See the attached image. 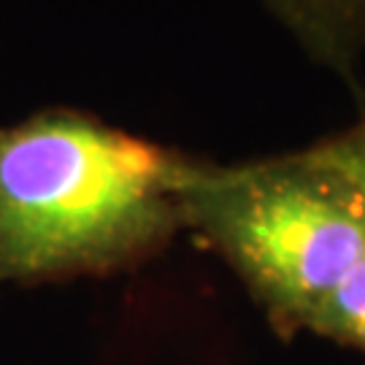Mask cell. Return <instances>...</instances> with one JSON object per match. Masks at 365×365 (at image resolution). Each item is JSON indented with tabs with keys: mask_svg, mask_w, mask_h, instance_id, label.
<instances>
[{
	"mask_svg": "<svg viewBox=\"0 0 365 365\" xmlns=\"http://www.w3.org/2000/svg\"><path fill=\"white\" fill-rule=\"evenodd\" d=\"M187 157L78 111L0 128V284L103 274L184 227Z\"/></svg>",
	"mask_w": 365,
	"mask_h": 365,
	"instance_id": "obj_1",
	"label": "cell"
},
{
	"mask_svg": "<svg viewBox=\"0 0 365 365\" xmlns=\"http://www.w3.org/2000/svg\"><path fill=\"white\" fill-rule=\"evenodd\" d=\"M184 225L203 233L276 322L309 327L365 257V197L309 152L247 165H192Z\"/></svg>",
	"mask_w": 365,
	"mask_h": 365,
	"instance_id": "obj_2",
	"label": "cell"
},
{
	"mask_svg": "<svg viewBox=\"0 0 365 365\" xmlns=\"http://www.w3.org/2000/svg\"><path fill=\"white\" fill-rule=\"evenodd\" d=\"M314 60L349 66L365 49V0H260Z\"/></svg>",
	"mask_w": 365,
	"mask_h": 365,
	"instance_id": "obj_3",
	"label": "cell"
},
{
	"mask_svg": "<svg viewBox=\"0 0 365 365\" xmlns=\"http://www.w3.org/2000/svg\"><path fill=\"white\" fill-rule=\"evenodd\" d=\"M306 330L365 349V257L327 295Z\"/></svg>",
	"mask_w": 365,
	"mask_h": 365,
	"instance_id": "obj_4",
	"label": "cell"
},
{
	"mask_svg": "<svg viewBox=\"0 0 365 365\" xmlns=\"http://www.w3.org/2000/svg\"><path fill=\"white\" fill-rule=\"evenodd\" d=\"M306 152L325 168L336 170L341 179H346L365 197V119L357 122L352 130L341 133Z\"/></svg>",
	"mask_w": 365,
	"mask_h": 365,
	"instance_id": "obj_5",
	"label": "cell"
}]
</instances>
